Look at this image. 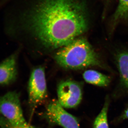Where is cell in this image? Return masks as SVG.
I'll return each mask as SVG.
<instances>
[{"mask_svg": "<svg viewBox=\"0 0 128 128\" xmlns=\"http://www.w3.org/2000/svg\"><path fill=\"white\" fill-rule=\"evenodd\" d=\"M24 27L46 48H62L88 28L82 0H41L25 18Z\"/></svg>", "mask_w": 128, "mask_h": 128, "instance_id": "obj_1", "label": "cell"}, {"mask_svg": "<svg viewBox=\"0 0 128 128\" xmlns=\"http://www.w3.org/2000/svg\"><path fill=\"white\" fill-rule=\"evenodd\" d=\"M57 64L65 68L79 70L88 66H104L97 54L86 38H78L56 53Z\"/></svg>", "mask_w": 128, "mask_h": 128, "instance_id": "obj_2", "label": "cell"}, {"mask_svg": "<svg viewBox=\"0 0 128 128\" xmlns=\"http://www.w3.org/2000/svg\"><path fill=\"white\" fill-rule=\"evenodd\" d=\"M0 114L13 126L24 127L28 124L24 116L19 95L16 92H8L0 96Z\"/></svg>", "mask_w": 128, "mask_h": 128, "instance_id": "obj_3", "label": "cell"}, {"mask_svg": "<svg viewBox=\"0 0 128 128\" xmlns=\"http://www.w3.org/2000/svg\"><path fill=\"white\" fill-rule=\"evenodd\" d=\"M28 102L34 108L41 105L47 97V88L44 67L34 69L30 75L28 84Z\"/></svg>", "mask_w": 128, "mask_h": 128, "instance_id": "obj_4", "label": "cell"}, {"mask_svg": "<svg viewBox=\"0 0 128 128\" xmlns=\"http://www.w3.org/2000/svg\"><path fill=\"white\" fill-rule=\"evenodd\" d=\"M58 102L64 108H76L82 98V90L80 83L72 80L63 81L58 85L57 90Z\"/></svg>", "mask_w": 128, "mask_h": 128, "instance_id": "obj_5", "label": "cell"}, {"mask_svg": "<svg viewBox=\"0 0 128 128\" xmlns=\"http://www.w3.org/2000/svg\"><path fill=\"white\" fill-rule=\"evenodd\" d=\"M46 115L50 121L64 128H80L77 119L65 110L57 100L49 104Z\"/></svg>", "mask_w": 128, "mask_h": 128, "instance_id": "obj_6", "label": "cell"}, {"mask_svg": "<svg viewBox=\"0 0 128 128\" xmlns=\"http://www.w3.org/2000/svg\"><path fill=\"white\" fill-rule=\"evenodd\" d=\"M17 54H12L0 63V85H8L14 82L17 76Z\"/></svg>", "mask_w": 128, "mask_h": 128, "instance_id": "obj_7", "label": "cell"}, {"mask_svg": "<svg viewBox=\"0 0 128 128\" xmlns=\"http://www.w3.org/2000/svg\"><path fill=\"white\" fill-rule=\"evenodd\" d=\"M83 77L86 82L99 86H107L110 82V77L93 70L85 71Z\"/></svg>", "mask_w": 128, "mask_h": 128, "instance_id": "obj_8", "label": "cell"}, {"mask_svg": "<svg viewBox=\"0 0 128 128\" xmlns=\"http://www.w3.org/2000/svg\"><path fill=\"white\" fill-rule=\"evenodd\" d=\"M117 62L121 80L128 88V51L120 53L117 56Z\"/></svg>", "mask_w": 128, "mask_h": 128, "instance_id": "obj_9", "label": "cell"}, {"mask_svg": "<svg viewBox=\"0 0 128 128\" xmlns=\"http://www.w3.org/2000/svg\"><path fill=\"white\" fill-rule=\"evenodd\" d=\"M109 100L106 99L103 107L94 120V128H109L108 121V112Z\"/></svg>", "mask_w": 128, "mask_h": 128, "instance_id": "obj_10", "label": "cell"}, {"mask_svg": "<svg viewBox=\"0 0 128 128\" xmlns=\"http://www.w3.org/2000/svg\"><path fill=\"white\" fill-rule=\"evenodd\" d=\"M119 4L114 15V23L128 17V0H118Z\"/></svg>", "mask_w": 128, "mask_h": 128, "instance_id": "obj_11", "label": "cell"}, {"mask_svg": "<svg viewBox=\"0 0 128 128\" xmlns=\"http://www.w3.org/2000/svg\"><path fill=\"white\" fill-rule=\"evenodd\" d=\"M0 126L3 128H37L29 124L24 127H17L12 125L4 118H0Z\"/></svg>", "mask_w": 128, "mask_h": 128, "instance_id": "obj_12", "label": "cell"}, {"mask_svg": "<svg viewBox=\"0 0 128 128\" xmlns=\"http://www.w3.org/2000/svg\"><path fill=\"white\" fill-rule=\"evenodd\" d=\"M123 117L124 118L128 119V108L125 111Z\"/></svg>", "mask_w": 128, "mask_h": 128, "instance_id": "obj_13", "label": "cell"}]
</instances>
